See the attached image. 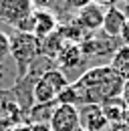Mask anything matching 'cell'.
Returning a JSON list of instances; mask_svg holds the SVG:
<instances>
[{
  "mask_svg": "<svg viewBox=\"0 0 129 131\" xmlns=\"http://www.w3.org/2000/svg\"><path fill=\"white\" fill-rule=\"evenodd\" d=\"M121 40L119 38H113L107 36L103 30H97V32H89L83 42H81V54L83 57H105V54H115L117 49L121 47L119 45Z\"/></svg>",
  "mask_w": 129,
  "mask_h": 131,
  "instance_id": "3",
  "label": "cell"
},
{
  "mask_svg": "<svg viewBox=\"0 0 129 131\" xmlns=\"http://www.w3.org/2000/svg\"><path fill=\"white\" fill-rule=\"evenodd\" d=\"M123 85H125V81L109 65L93 67V69L85 71L75 83H71V87L77 95V107L103 105L109 99L121 97Z\"/></svg>",
  "mask_w": 129,
  "mask_h": 131,
  "instance_id": "1",
  "label": "cell"
},
{
  "mask_svg": "<svg viewBox=\"0 0 129 131\" xmlns=\"http://www.w3.org/2000/svg\"><path fill=\"white\" fill-rule=\"evenodd\" d=\"M119 40H121L123 47H129V16H127V22H125V26H123L121 34H119Z\"/></svg>",
  "mask_w": 129,
  "mask_h": 131,
  "instance_id": "20",
  "label": "cell"
},
{
  "mask_svg": "<svg viewBox=\"0 0 129 131\" xmlns=\"http://www.w3.org/2000/svg\"><path fill=\"white\" fill-rule=\"evenodd\" d=\"M32 14L30 0H0V18L8 24L18 26Z\"/></svg>",
  "mask_w": 129,
  "mask_h": 131,
  "instance_id": "5",
  "label": "cell"
},
{
  "mask_svg": "<svg viewBox=\"0 0 129 131\" xmlns=\"http://www.w3.org/2000/svg\"><path fill=\"white\" fill-rule=\"evenodd\" d=\"M6 131H28V125H14V127H8Z\"/></svg>",
  "mask_w": 129,
  "mask_h": 131,
  "instance_id": "24",
  "label": "cell"
},
{
  "mask_svg": "<svg viewBox=\"0 0 129 131\" xmlns=\"http://www.w3.org/2000/svg\"><path fill=\"white\" fill-rule=\"evenodd\" d=\"M91 2L97 4V6H101V8H111V6H115L117 0H91Z\"/></svg>",
  "mask_w": 129,
  "mask_h": 131,
  "instance_id": "23",
  "label": "cell"
},
{
  "mask_svg": "<svg viewBox=\"0 0 129 131\" xmlns=\"http://www.w3.org/2000/svg\"><path fill=\"white\" fill-rule=\"evenodd\" d=\"M48 125H50L52 131H79L81 129L79 107L57 103L55 113L50 117V123H48Z\"/></svg>",
  "mask_w": 129,
  "mask_h": 131,
  "instance_id": "4",
  "label": "cell"
},
{
  "mask_svg": "<svg viewBox=\"0 0 129 131\" xmlns=\"http://www.w3.org/2000/svg\"><path fill=\"white\" fill-rule=\"evenodd\" d=\"M10 57L20 69V77L26 73V69L36 57H40V40L30 32L14 30L10 34Z\"/></svg>",
  "mask_w": 129,
  "mask_h": 131,
  "instance_id": "2",
  "label": "cell"
},
{
  "mask_svg": "<svg viewBox=\"0 0 129 131\" xmlns=\"http://www.w3.org/2000/svg\"><path fill=\"white\" fill-rule=\"evenodd\" d=\"M103 18H105V8L89 2L87 6H83L81 10H77V14L73 16V20L85 32H97L103 26Z\"/></svg>",
  "mask_w": 129,
  "mask_h": 131,
  "instance_id": "6",
  "label": "cell"
},
{
  "mask_svg": "<svg viewBox=\"0 0 129 131\" xmlns=\"http://www.w3.org/2000/svg\"><path fill=\"white\" fill-rule=\"evenodd\" d=\"M125 22H127L125 10H121L119 6L105 8V18H103V26H101V30L107 34V36L119 38V34H121V30H123Z\"/></svg>",
  "mask_w": 129,
  "mask_h": 131,
  "instance_id": "9",
  "label": "cell"
},
{
  "mask_svg": "<svg viewBox=\"0 0 129 131\" xmlns=\"http://www.w3.org/2000/svg\"><path fill=\"white\" fill-rule=\"evenodd\" d=\"M105 131H129V125L127 123H113V125H109Z\"/></svg>",
  "mask_w": 129,
  "mask_h": 131,
  "instance_id": "22",
  "label": "cell"
},
{
  "mask_svg": "<svg viewBox=\"0 0 129 131\" xmlns=\"http://www.w3.org/2000/svg\"><path fill=\"white\" fill-rule=\"evenodd\" d=\"M10 54V34L0 30V63Z\"/></svg>",
  "mask_w": 129,
  "mask_h": 131,
  "instance_id": "17",
  "label": "cell"
},
{
  "mask_svg": "<svg viewBox=\"0 0 129 131\" xmlns=\"http://www.w3.org/2000/svg\"><path fill=\"white\" fill-rule=\"evenodd\" d=\"M125 10H127V12H129V4H127V6H125Z\"/></svg>",
  "mask_w": 129,
  "mask_h": 131,
  "instance_id": "26",
  "label": "cell"
},
{
  "mask_svg": "<svg viewBox=\"0 0 129 131\" xmlns=\"http://www.w3.org/2000/svg\"><path fill=\"white\" fill-rule=\"evenodd\" d=\"M101 109H103V113H105V117H107L109 125H113V123H123V121H125L127 105H125L123 97H115V99L105 101V103L101 105Z\"/></svg>",
  "mask_w": 129,
  "mask_h": 131,
  "instance_id": "11",
  "label": "cell"
},
{
  "mask_svg": "<svg viewBox=\"0 0 129 131\" xmlns=\"http://www.w3.org/2000/svg\"><path fill=\"white\" fill-rule=\"evenodd\" d=\"M55 0H30V6L34 10H47Z\"/></svg>",
  "mask_w": 129,
  "mask_h": 131,
  "instance_id": "19",
  "label": "cell"
},
{
  "mask_svg": "<svg viewBox=\"0 0 129 131\" xmlns=\"http://www.w3.org/2000/svg\"><path fill=\"white\" fill-rule=\"evenodd\" d=\"M79 121H81V129L87 131H105L109 127V121L103 113L101 105H81Z\"/></svg>",
  "mask_w": 129,
  "mask_h": 131,
  "instance_id": "7",
  "label": "cell"
},
{
  "mask_svg": "<svg viewBox=\"0 0 129 131\" xmlns=\"http://www.w3.org/2000/svg\"><path fill=\"white\" fill-rule=\"evenodd\" d=\"M28 131H52L48 123H34V125H28Z\"/></svg>",
  "mask_w": 129,
  "mask_h": 131,
  "instance_id": "21",
  "label": "cell"
},
{
  "mask_svg": "<svg viewBox=\"0 0 129 131\" xmlns=\"http://www.w3.org/2000/svg\"><path fill=\"white\" fill-rule=\"evenodd\" d=\"M30 22H32V30L30 34H34L38 40L45 38L48 34H52L59 28V18L52 10H32L30 14Z\"/></svg>",
  "mask_w": 129,
  "mask_h": 131,
  "instance_id": "8",
  "label": "cell"
},
{
  "mask_svg": "<svg viewBox=\"0 0 129 131\" xmlns=\"http://www.w3.org/2000/svg\"><path fill=\"white\" fill-rule=\"evenodd\" d=\"M57 101L55 103H34L30 111L26 113V125H34V123H50V117L55 113Z\"/></svg>",
  "mask_w": 129,
  "mask_h": 131,
  "instance_id": "12",
  "label": "cell"
},
{
  "mask_svg": "<svg viewBox=\"0 0 129 131\" xmlns=\"http://www.w3.org/2000/svg\"><path fill=\"white\" fill-rule=\"evenodd\" d=\"M42 79L50 85V89L57 93V97H59L64 89L71 85V83H69V79H67V75H64V71L57 69V67H55V69H50L48 73H45V75H42Z\"/></svg>",
  "mask_w": 129,
  "mask_h": 131,
  "instance_id": "15",
  "label": "cell"
},
{
  "mask_svg": "<svg viewBox=\"0 0 129 131\" xmlns=\"http://www.w3.org/2000/svg\"><path fill=\"white\" fill-rule=\"evenodd\" d=\"M32 97H34V103H55L57 101V93L50 89V85L45 79H38L34 83Z\"/></svg>",
  "mask_w": 129,
  "mask_h": 131,
  "instance_id": "16",
  "label": "cell"
},
{
  "mask_svg": "<svg viewBox=\"0 0 129 131\" xmlns=\"http://www.w3.org/2000/svg\"><path fill=\"white\" fill-rule=\"evenodd\" d=\"M123 2H125V4H129V0H123Z\"/></svg>",
  "mask_w": 129,
  "mask_h": 131,
  "instance_id": "27",
  "label": "cell"
},
{
  "mask_svg": "<svg viewBox=\"0 0 129 131\" xmlns=\"http://www.w3.org/2000/svg\"><path fill=\"white\" fill-rule=\"evenodd\" d=\"M79 131H87V129H79Z\"/></svg>",
  "mask_w": 129,
  "mask_h": 131,
  "instance_id": "28",
  "label": "cell"
},
{
  "mask_svg": "<svg viewBox=\"0 0 129 131\" xmlns=\"http://www.w3.org/2000/svg\"><path fill=\"white\" fill-rule=\"evenodd\" d=\"M63 45H64V38L61 36L59 30H55L52 34H48V36H45V38H40V54L47 57V59H50V61H55Z\"/></svg>",
  "mask_w": 129,
  "mask_h": 131,
  "instance_id": "14",
  "label": "cell"
},
{
  "mask_svg": "<svg viewBox=\"0 0 129 131\" xmlns=\"http://www.w3.org/2000/svg\"><path fill=\"white\" fill-rule=\"evenodd\" d=\"M85 57L81 54V47L79 45H75V42H64L61 50H59V54H57V59H55V63H57V69H75V67L81 65V61H83Z\"/></svg>",
  "mask_w": 129,
  "mask_h": 131,
  "instance_id": "10",
  "label": "cell"
},
{
  "mask_svg": "<svg viewBox=\"0 0 129 131\" xmlns=\"http://www.w3.org/2000/svg\"><path fill=\"white\" fill-rule=\"evenodd\" d=\"M113 71L123 79V81H129V47H119L117 52L111 57V63H109Z\"/></svg>",
  "mask_w": 129,
  "mask_h": 131,
  "instance_id": "13",
  "label": "cell"
},
{
  "mask_svg": "<svg viewBox=\"0 0 129 131\" xmlns=\"http://www.w3.org/2000/svg\"><path fill=\"white\" fill-rule=\"evenodd\" d=\"M91 0H63V6L67 8V10H81L83 6H87Z\"/></svg>",
  "mask_w": 129,
  "mask_h": 131,
  "instance_id": "18",
  "label": "cell"
},
{
  "mask_svg": "<svg viewBox=\"0 0 129 131\" xmlns=\"http://www.w3.org/2000/svg\"><path fill=\"white\" fill-rule=\"evenodd\" d=\"M8 127H10V125H8V121H4V119H2V121H0V131H6Z\"/></svg>",
  "mask_w": 129,
  "mask_h": 131,
  "instance_id": "25",
  "label": "cell"
}]
</instances>
